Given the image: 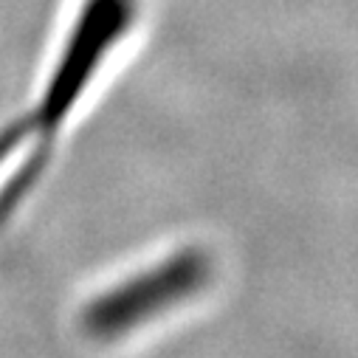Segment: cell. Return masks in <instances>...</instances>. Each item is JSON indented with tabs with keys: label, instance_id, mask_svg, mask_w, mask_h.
I'll return each instance as SVG.
<instances>
[{
	"label": "cell",
	"instance_id": "obj_2",
	"mask_svg": "<svg viewBox=\"0 0 358 358\" xmlns=\"http://www.w3.org/2000/svg\"><path fill=\"white\" fill-rule=\"evenodd\" d=\"M209 277V254L203 248H181L94 296L82 308V330L94 338H119L198 294Z\"/></svg>",
	"mask_w": 358,
	"mask_h": 358
},
{
	"label": "cell",
	"instance_id": "obj_3",
	"mask_svg": "<svg viewBox=\"0 0 358 358\" xmlns=\"http://www.w3.org/2000/svg\"><path fill=\"white\" fill-rule=\"evenodd\" d=\"M54 136H48L31 113L0 130V226L17 209L48 161Z\"/></svg>",
	"mask_w": 358,
	"mask_h": 358
},
{
	"label": "cell",
	"instance_id": "obj_1",
	"mask_svg": "<svg viewBox=\"0 0 358 358\" xmlns=\"http://www.w3.org/2000/svg\"><path fill=\"white\" fill-rule=\"evenodd\" d=\"M136 15V0H82L62 40V48L43 82L40 99L29 110L48 136H59V127L76 110L105 59L133 29Z\"/></svg>",
	"mask_w": 358,
	"mask_h": 358
}]
</instances>
